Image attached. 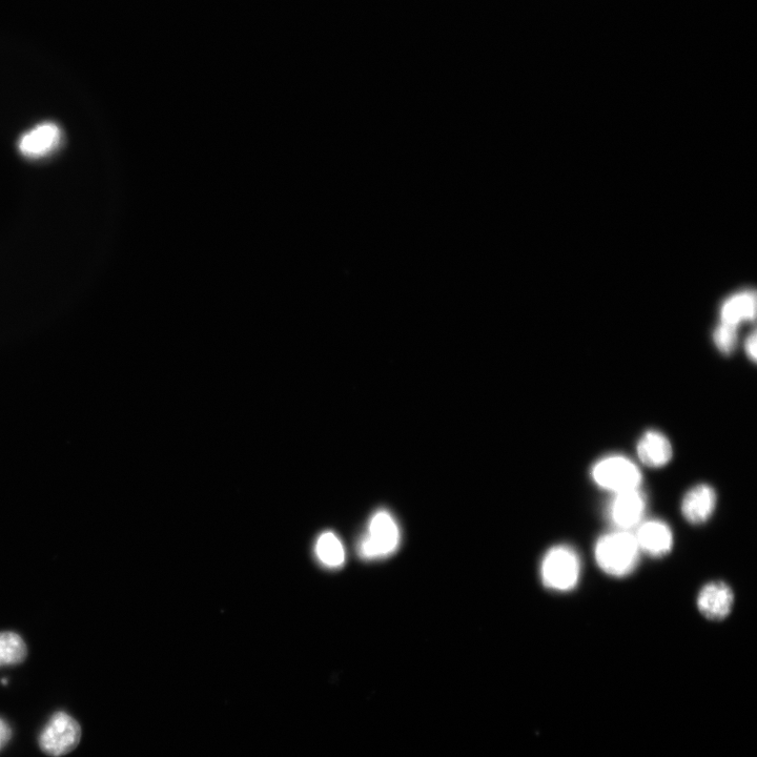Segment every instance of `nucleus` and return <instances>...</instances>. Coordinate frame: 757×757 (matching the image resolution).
<instances>
[{"mask_svg":"<svg viewBox=\"0 0 757 757\" xmlns=\"http://www.w3.org/2000/svg\"><path fill=\"white\" fill-rule=\"evenodd\" d=\"M61 131L52 122L39 125L27 132L18 143L20 153L28 158H42L54 152L61 141Z\"/></svg>","mask_w":757,"mask_h":757,"instance_id":"nucleus-8","label":"nucleus"},{"mask_svg":"<svg viewBox=\"0 0 757 757\" xmlns=\"http://www.w3.org/2000/svg\"><path fill=\"white\" fill-rule=\"evenodd\" d=\"M738 327L723 321L716 326L713 340L722 354L728 355L733 352L736 342H738Z\"/></svg>","mask_w":757,"mask_h":757,"instance_id":"nucleus-15","label":"nucleus"},{"mask_svg":"<svg viewBox=\"0 0 757 757\" xmlns=\"http://www.w3.org/2000/svg\"><path fill=\"white\" fill-rule=\"evenodd\" d=\"M12 730L8 723L0 719V750H2L10 741Z\"/></svg>","mask_w":757,"mask_h":757,"instance_id":"nucleus-16","label":"nucleus"},{"mask_svg":"<svg viewBox=\"0 0 757 757\" xmlns=\"http://www.w3.org/2000/svg\"><path fill=\"white\" fill-rule=\"evenodd\" d=\"M640 552L636 537L628 531L619 530L598 541L595 556L605 574L624 578L637 568Z\"/></svg>","mask_w":757,"mask_h":757,"instance_id":"nucleus-1","label":"nucleus"},{"mask_svg":"<svg viewBox=\"0 0 757 757\" xmlns=\"http://www.w3.org/2000/svg\"><path fill=\"white\" fill-rule=\"evenodd\" d=\"M756 317V294L746 290L736 293L726 299L721 309V321L739 326L744 321H752Z\"/></svg>","mask_w":757,"mask_h":757,"instance_id":"nucleus-12","label":"nucleus"},{"mask_svg":"<svg viewBox=\"0 0 757 757\" xmlns=\"http://www.w3.org/2000/svg\"><path fill=\"white\" fill-rule=\"evenodd\" d=\"M591 476L600 487L618 494L639 489L642 475L639 467L622 456H609L592 467Z\"/></svg>","mask_w":757,"mask_h":757,"instance_id":"nucleus-4","label":"nucleus"},{"mask_svg":"<svg viewBox=\"0 0 757 757\" xmlns=\"http://www.w3.org/2000/svg\"><path fill=\"white\" fill-rule=\"evenodd\" d=\"M716 507V493L707 484L692 487L682 502V514L687 522L701 525L709 521Z\"/></svg>","mask_w":757,"mask_h":757,"instance_id":"nucleus-10","label":"nucleus"},{"mask_svg":"<svg viewBox=\"0 0 757 757\" xmlns=\"http://www.w3.org/2000/svg\"><path fill=\"white\" fill-rule=\"evenodd\" d=\"M401 542L400 527L394 516L380 509L367 525L366 534L358 543L359 556L364 560H379L395 554Z\"/></svg>","mask_w":757,"mask_h":757,"instance_id":"nucleus-2","label":"nucleus"},{"mask_svg":"<svg viewBox=\"0 0 757 757\" xmlns=\"http://www.w3.org/2000/svg\"><path fill=\"white\" fill-rule=\"evenodd\" d=\"M645 510V496L640 489H633L616 494L609 506V516L620 530L628 531L641 523Z\"/></svg>","mask_w":757,"mask_h":757,"instance_id":"nucleus-6","label":"nucleus"},{"mask_svg":"<svg viewBox=\"0 0 757 757\" xmlns=\"http://www.w3.org/2000/svg\"><path fill=\"white\" fill-rule=\"evenodd\" d=\"M315 555L319 563L329 569L341 568L345 562L343 543L333 531H325L318 537Z\"/></svg>","mask_w":757,"mask_h":757,"instance_id":"nucleus-13","label":"nucleus"},{"mask_svg":"<svg viewBox=\"0 0 757 757\" xmlns=\"http://www.w3.org/2000/svg\"><path fill=\"white\" fill-rule=\"evenodd\" d=\"M634 537L640 550L652 558H663L672 550L673 535L665 522L651 520L642 523Z\"/></svg>","mask_w":757,"mask_h":757,"instance_id":"nucleus-9","label":"nucleus"},{"mask_svg":"<svg viewBox=\"0 0 757 757\" xmlns=\"http://www.w3.org/2000/svg\"><path fill=\"white\" fill-rule=\"evenodd\" d=\"M640 460L648 467L660 468L670 462L673 450L665 435L657 431L645 433L638 443Z\"/></svg>","mask_w":757,"mask_h":757,"instance_id":"nucleus-11","label":"nucleus"},{"mask_svg":"<svg viewBox=\"0 0 757 757\" xmlns=\"http://www.w3.org/2000/svg\"><path fill=\"white\" fill-rule=\"evenodd\" d=\"M756 331H752V333L748 336L746 343H745V350L748 357L751 359L752 362L756 361Z\"/></svg>","mask_w":757,"mask_h":757,"instance_id":"nucleus-17","label":"nucleus"},{"mask_svg":"<svg viewBox=\"0 0 757 757\" xmlns=\"http://www.w3.org/2000/svg\"><path fill=\"white\" fill-rule=\"evenodd\" d=\"M81 739V728L71 715L55 713L39 736L40 748L51 756H63L74 750Z\"/></svg>","mask_w":757,"mask_h":757,"instance_id":"nucleus-5","label":"nucleus"},{"mask_svg":"<svg viewBox=\"0 0 757 757\" xmlns=\"http://www.w3.org/2000/svg\"><path fill=\"white\" fill-rule=\"evenodd\" d=\"M27 657V646L14 632H0V667L23 663Z\"/></svg>","mask_w":757,"mask_h":757,"instance_id":"nucleus-14","label":"nucleus"},{"mask_svg":"<svg viewBox=\"0 0 757 757\" xmlns=\"http://www.w3.org/2000/svg\"><path fill=\"white\" fill-rule=\"evenodd\" d=\"M581 562L574 548L566 545L551 548L541 566L542 582L555 591L574 589L580 580Z\"/></svg>","mask_w":757,"mask_h":757,"instance_id":"nucleus-3","label":"nucleus"},{"mask_svg":"<svg viewBox=\"0 0 757 757\" xmlns=\"http://www.w3.org/2000/svg\"><path fill=\"white\" fill-rule=\"evenodd\" d=\"M734 604L732 589L724 582H711L699 593L698 608L709 621L720 622L731 613Z\"/></svg>","mask_w":757,"mask_h":757,"instance_id":"nucleus-7","label":"nucleus"}]
</instances>
